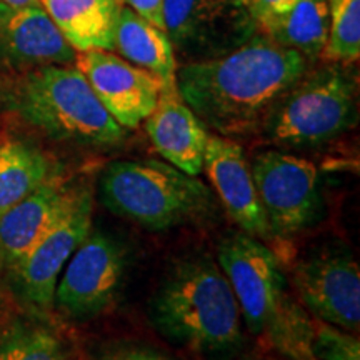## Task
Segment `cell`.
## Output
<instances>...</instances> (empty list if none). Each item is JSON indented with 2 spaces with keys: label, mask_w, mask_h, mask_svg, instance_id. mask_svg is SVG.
<instances>
[{
  "label": "cell",
  "mask_w": 360,
  "mask_h": 360,
  "mask_svg": "<svg viewBox=\"0 0 360 360\" xmlns=\"http://www.w3.org/2000/svg\"><path fill=\"white\" fill-rule=\"evenodd\" d=\"M309 70V58L262 37L224 56L177 69L175 84L193 114L222 137L257 132L283 94Z\"/></svg>",
  "instance_id": "6da1fadb"
},
{
  "label": "cell",
  "mask_w": 360,
  "mask_h": 360,
  "mask_svg": "<svg viewBox=\"0 0 360 360\" xmlns=\"http://www.w3.org/2000/svg\"><path fill=\"white\" fill-rule=\"evenodd\" d=\"M240 319L231 283L210 255L179 260L148 302L157 334L210 360L229 359L242 347Z\"/></svg>",
  "instance_id": "7a4b0ae2"
},
{
  "label": "cell",
  "mask_w": 360,
  "mask_h": 360,
  "mask_svg": "<svg viewBox=\"0 0 360 360\" xmlns=\"http://www.w3.org/2000/svg\"><path fill=\"white\" fill-rule=\"evenodd\" d=\"M217 259L252 334L264 335L289 360L314 359L315 326L307 310L287 294L276 252L264 240L236 232L220 240Z\"/></svg>",
  "instance_id": "3957f363"
},
{
  "label": "cell",
  "mask_w": 360,
  "mask_h": 360,
  "mask_svg": "<svg viewBox=\"0 0 360 360\" xmlns=\"http://www.w3.org/2000/svg\"><path fill=\"white\" fill-rule=\"evenodd\" d=\"M98 199L109 212L154 232L207 222L219 209L205 182L155 159L112 162L101 174Z\"/></svg>",
  "instance_id": "277c9868"
},
{
  "label": "cell",
  "mask_w": 360,
  "mask_h": 360,
  "mask_svg": "<svg viewBox=\"0 0 360 360\" xmlns=\"http://www.w3.org/2000/svg\"><path fill=\"white\" fill-rule=\"evenodd\" d=\"M12 102L22 119L57 141L105 147L125 137L77 67L42 65L30 72Z\"/></svg>",
  "instance_id": "5b68a950"
},
{
  "label": "cell",
  "mask_w": 360,
  "mask_h": 360,
  "mask_svg": "<svg viewBox=\"0 0 360 360\" xmlns=\"http://www.w3.org/2000/svg\"><path fill=\"white\" fill-rule=\"evenodd\" d=\"M357 119V82L328 65L305 72L281 97L262 125L278 147L314 148L340 137Z\"/></svg>",
  "instance_id": "8992f818"
},
{
  "label": "cell",
  "mask_w": 360,
  "mask_h": 360,
  "mask_svg": "<svg viewBox=\"0 0 360 360\" xmlns=\"http://www.w3.org/2000/svg\"><path fill=\"white\" fill-rule=\"evenodd\" d=\"M250 170L272 237L299 236L323 219L321 174L310 160L267 150L254 157Z\"/></svg>",
  "instance_id": "52a82bcc"
},
{
  "label": "cell",
  "mask_w": 360,
  "mask_h": 360,
  "mask_svg": "<svg viewBox=\"0 0 360 360\" xmlns=\"http://www.w3.org/2000/svg\"><path fill=\"white\" fill-rule=\"evenodd\" d=\"M129 252L122 240L92 227L58 277L53 307L72 321H90L122 290Z\"/></svg>",
  "instance_id": "ba28073f"
},
{
  "label": "cell",
  "mask_w": 360,
  "mask_h": 360,
  "mask_svg": "<svg viewBox=\"0 0 360 360\" xmlns=\"http://www.w3.org/2000/svg\"><path fill=\"white\" fill-rule=\"evenodd\" d=\"M94 195L89 187H80L74 202L53 222L24 260L11 274L17 294L30 307L49 312L53 295L69 259L92 231Z\"/></svg>",
  "instance_id": "9c48e42d"
},
{
  "label": "cell",
  "mask_w": 360,
  "mask_h": 360,
  "mask_svg": "<svg viewBox=\"0 0 360 360\" xmlns=\"http://www.w3.org/2000/svg\"><path fill=\"white\" fill-rule=\"evenodd\" d=\"M292 282L302 302L321 322L342 330L360 328V269L342 247H323L299 260Z\"/></svg>",
  "instance_id": "30bf717a"
},
{
  "label": "cell",
  "mask_w": 360,
  "mask_h": 360,
  "mask_svg": "<svg viewBox=\"0 0 360 360\" xmlns=\"http://www.w3.org/2000/svg\"><path fill=\"white\" fill-rule=\"evenodd\" d=\"M165 34L174 51H233L250 37L254 17L245 0H164Z\"/></svg>",
  "instance_id": "8fae6325"
},
{
  "label": "cell",
  "mask_w": 360,
  "mask_h": 360,
  "mask_svg": "<svg viewBox=\"0 0 360 360\" xmlns=\"http://www.w3.org/2000/svg\"><path fill=\"white\" fill-rule=\"evenodd\" d=\"M74 62L105 110L124 129H137L155 109L162 84L150 72L112 51L79 52Z\"/></svg>",
  "instance_id": "7c38bea8"
},
{
  "label": "cell",
  "mask_w": 360,
  "mask_h": 360,
  "mask_svg": "<svg viewBox=\"0 0 360 360\" xmlns=\"http://www.w3.org/2000/svg\"><path fill=\"white\" fill-rule=\"evenodd\" d=\"M202 172L207 174L215 197L242 232L259 240L274 238L240 143L222 135H210Z\"/></svg>",
  "instance_id": "4fadbf2b"
},
{
  "label": "cell",
  "mask_w": 360,
  "mask_h": 360,
  "mask_svg": "<svg viewBox=\"0 0 360 360\" xmlns=\"http://www.w3.org/2000/svg\"><path fill=\"white\" fill-rule=\"evenodd\" d=\"M80 187L52 174L37 191L0 215V269L12 274L47 229L74 202Z\"/></svg>",
  "instance_id": "5bb4252c"
},
{
  "label": "cell",
  "mask_w": 360,
  "mask_h": 360,
  "mask_svg": "<svg viewBox=\"0 0 360 360\" xmlns=\"http://www.w3.org/2000/svg\"><path fill=\"white\" fill-rule=\"evenodd\" d=\"M143 122L155 150L170 165L199 177L204 170L210 135L204 122L180 97L177 84L162 87L155 109Z\"/></svg>",
  "instance_id": "9a60e30c"
},
{
  "label": "cell",
  "mask_w": 360,
  "mask_h": 360,
  "mask_svg": "<svg viewBox=\"0 0 360 360\" xmlns=\"http://www.w3.org/2000/svg\"><path fill=\"white\" fill-rule=\"evenodd\" d=\"M2 39L8 53L24 64H74V47L39 4L0 12Z\"/></svg>",
  "instance_id": "2e32d148"
},
{
  "label": "cell",
  "mask_w": 360,
  "mask_h": 360,
  "mask_svg": "<svg viewBox=\"0 0 360 360\" xmlns=\"http://www.w3.org/2000/svg\"><path fill=\"white\" fill-rule=\"evenodd\" d=\"M75 52L114 51L119 0H39Z\"/></svg>",
  "instance_id": "e0dca14e"
},
{
  "label": "cell",
  "mask_w": 360,
  "mask_h": 360,
  "mask_svg": "<svg viewBox=\"0 0 360 360\" xmlns=\"http://www.w3.org/2000/svg\"><path fill=\"white\" fill-rule=\"evenodd\" d=\"M114 51L130 64L150 72L160 80L162 87L175 85L177 58L165 30L120 6L114 30Z\"/></svg>",
  "instance_id": "ac0fdd59"
},
{
  "label": "cell",
  "mask_w": 360,
  "mask_h": 360,
  "mask_svg": "<svg viewBox=\"0 0 360 360\" xmlns=\"http://www.w3.org/2000/svg\"><path fill=\"white\" fill-rule=\"evenodd\" d=\"M260 34L305 58L322 56L328 35V0H299L289 12L255 22Z\"/></svg>",
  "instance_id": "d6986e66"
},
{
  "label": "cell",
  "mask_w": 360,
  "mask_h": 360,
  "mask_svg": "<svg viewBox=\"0 0 360 360\" xmlns=\"http://www.w3.org/2000/svg\"><path fill=\"white\" fill-rule=\"evenodd\" d=\"M52 165L37 147L20 141L0 143V215L51 177Z\"/></svg>",
  "instance_id": "ffe728a7"
},
{
  "label": "cell",
  "mask_w": 360,
  "mask_h": 360,
  "mask_svg": "<svg viewBox=\"0 0 360 360\" xmlns=\"http://www.w3.org/2000/svg\"><path fill=\"white\" fill-rule=\"evenodd\" d=\"M322 56L335 64L360 57V0H328V35Z\"/></svg>",
  "instance_id": "44dd1931"
},
{
  "label": "cell",
  "mask_w": 360,
  "mask_h": 360,
  "mask_svg": "<svg viewBox=\"0 0 360 360\" xmlns=\"http://www.w3.org/2000/svg\"><path fill=\"white\" fill-rule=\"evenodd\" d=\"M0 360H64V349L51 328L15 322L0 335Z\"/></svg>",
  "instance_id": "7402d4cb"
},
{
  "label": "cell",
  "mask_w": 360,
  "mask_h": 360,
  "mask_svg": "<svg viewBox=\"0 0 360 360\" xmlns=\"http://www.w3.org/2000/svg\"><path fill=\"white\" fill-rule=\"evenodd\" d=\"M312 355L317 360H360V340L352 332L321 322L314 330Z\"/></svg>",
  "instance_id": "603a6c76"
},
{
  "label": "cell",
  "mask_w": 360,
  "mask_h": 360,
  "mask_svg": "<svg viewBox=\"0 0 360 360\" xmlns=\"http://www.w3.org/2000/svg\"><path fill=\"white\" fill-rule=\"evenodd\" d=\"M96 360H177L154 347L139 344H120L102 350Z\"/></svg>",
  "instance_id": "cb8c5ba5"
},
{
  "label": "cell",
  "mask_w": 360,
  "mask_h": 360,
  "mask_svg": "<svg viewBox=\"0 0 360 360\" xmlns=\"http://www.w3.org/2000/svg\"><path fill=\"white\" fill-rule=\"evenodd\" d=\"M255 22L289 12L299 0H245Z\"/></svg>",
  "instance_id": "d4e9b609"
},
{
  "label": "cell",
  "mask_w": 360,
  "mask_h": 360,
  "mask_svg": "<svg viewBox=\"0 0 360 360\" xmlns=\"http://www.w3.org/2000/svg\"><path fill=\"white\" fill-rule=\"evenodd\" d=\"M129 4L135 13L143 17V19L154 24L159 29L165 30L164 25V0H124Z\"/></svg>",
  "instance_id": "484cf974"
},
{
  "label": "cell",
  "mask_w": 360,
  "mask_h": 360,
  "mask_svg": "<svg viewBox=\"0 0 360 360\" xmlns=\"http://www.w3.org/2000/svg\"><path fill=\"white\" fill-rule=\"evenodd\" d=\"M32 4H39V0H0V12L32 6Z\"/></svg>",
  "instance_id": "4316f807"
},
{
  "label": "cell",
  "mask_w": 360,
  "mask_h": 360,
  "mask_svg": "<svg viewBox=\"0 0 360 360\" xmlns=\"http://www.w3.org/2000/svg\"><path fill=\"white\" fill-rule=\"evenodd\" d=\"M4 302V292H2V287H0V305Z\"/></svg>",
  "instance_id": "83f0119b"
},
{
  "label": "cell",
  "mask_w": 360,
  "mask_h": 360,
  "mask_svg": "<svg viewBox=\"0 0 360 360\" xmlns=\"http://www.w3.org/2000/svg\"><path fill=\"white\" fill-rule=\"evenodd\" d=\"M119 2H120V4H124V0H119Z\"/></svg>",
  "instance_id": "f1b7e54d"
},
{
  "label": "cell",
  "mask_w": 360,
  "mask_h": 360,
  "mask_svg": "<svg viewBox=\"0 0 360 360\" xmlns=\"http://www.w3.org/2000/svg\"><path fill=\"white\" fill-rule=\"evenodd\" d=\"M244 360H254V359H244Z\"/></svg>",
  "instance_id": "f546056e"
},
{
  "label": "cell",
  "mask_w": 360,
  "mask_h": 360,
  "mask_svg": "<svg viewBox=\"0 0 360 360\" xmlns=\"http://www.w3.org/2000/svg\"><path fill=\"white\" fill-rule=\"evenodd\" d=\"M310 360H317V359H315V357H314V359H310Z\"/></svg>",
  "instance_id": "4dcf8cb0"
}]
</instances>
